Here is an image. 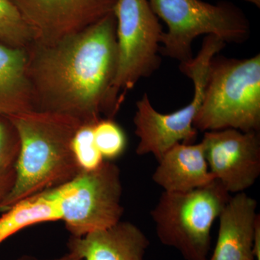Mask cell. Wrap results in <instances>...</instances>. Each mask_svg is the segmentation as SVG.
<instances>
[{"mask_svg": "<svg viewBox=\"0 0 260 260\" xmlns=\"http://www.w3.org/2000/svg\"><path fill=\"white\" fill-rule=\"evenodd\" d=\"M20 140L16 183L1 203L4 213L20 200L60 186L80 169L71 149L81 123L63 114L30 111L8 117Z\"/></svg>", "mask_w": 260, "mask_h": 260, "instance_id": "7a4b0ae2", "label": "cell"}, {"mask_svg": "<svg viewBox=\"0 0 260 260\" xmlns=\"http://www.w3.org/2000/svg\"><path fill=\"white\" fill-rule=\"evenodd\" d=\"M257 202L245 192L236 194L219 215L218 239L207 260H255L254 237L259 215Z\"/></svg>", "mask_w": 260, "mask_h": 260, "instance_id": "8fae6325", "label": "cell"}, {"mask_svg": "<svg viewBox=\"0 0 260 260\" xmlns=\"http://www.w3.org/2000/svg\"><path fill=\"white\" fill-rule=\"evenodd\" d=\"M210 172L231 194L244 192L260 175L259 132H205L202 140Z\"/></svg>", "mask_w": 260, "mask_h": 260, "instance_id": "30bf717a", "label": "cell"}, {"mask_svg": "<svg viewBox=\"0 0 260 260\" xmlns=\"http://www.w3.org/2000/svg\"><path fill=\"white\" fill-rule=\"evenodd\" d=\"M20 152L18 133L6 116H0V203L13 191Z\"/></svg>", "mask_w": 260, "mask_h": 260, "instance_id": "2e32d148", "label": "cell"}, {"mask_svg": "<svg viewBox=\"0 0 260 260\" xmlns=\"http://www.w3.org/2000/svg\"><path fill=\"white\" fill-rule=\"evenodd\" d=\"M117 64L108 97V119H113L126 94L143 78L160 68V42L164 30L148 0H117Z\"/></svg>", "mask_w": 260, "mask_h": 260, "instance_id": "8992f818", "label": "cell"}, {"mask_svg": "<svg viewBox=\"0 0 260 260\" xmlns=\"http://www.w3.org/2000/svg\"><path fill=\"white\" fill-rule=\"evenodd\" d=\"M94 125L95 124H82L72 140V152L81 171L95 170L104 162L94 141Z\"/></svg>", "mask_w": 260, "mask_h": 260, "instance_id": "ac0fdd59", "label": "cell"}, {"mask_svg": "<svg viewBox=\"0 0 260 260\" xmlns=\"http://www.w3.org/2000/svg\"><path fill=\"white\" fill-rule=\"evenodd\" d=\"M114 13L49 45L32 43L27 75L32 109L95 124L107 116L117 64Z\"/></svg>", "mask_w": 260, "mask_h": 260, "instance_id": "6da1fadb", "label": "cell"}, {"mask_svg": "<svg viewBox=\"0 0 260 260\" xmlns=\"http://www.w3.org/2000/svg\"><path fill=\"white\" fill-rule=\"evenodd\" d=\"M254 254L255 259L260 260V218L256 222L254 232Z\"/></svg>", "mask_w": 260, "mask_h": 260, "instance_id": "ffe728a7", "label": "cell"}, {"mask_svg": "<svg viewBox=\"0 0 260 260\" xmlns=\"http://www.w3.org/2000/svg\"><path fill=\"white\" fill-rule=\"evenodd\" d=\"M168 192H184L210 184L215 178L210 172L203 142L179 143L162 155L152 177Z\"/></svg>", "mask_w": 260, "mask_h": 260, "instance_id": "4fadbf2b", "label": "cell"}, {"mask_svg": "<svg viewBox=\"0 0 260 260\" xmlns=\"http://www.w3.org/2000/svg\"><path fill=\"white\" fill-rule=\"evenodd\" d=\"M194 127L204 133L259 132V54L242 59L213 56Z\"/></svg>", "mask_w": 260, "mask_h": 260, "instance_id": "3957f363", "label": "cell"}, {"mask_svg": "<svg viewBox=\"0 0 260 260\" xmlns=\"http://www.w3.org/2000/svg\"><path fill=\"white\" fill-rule=\"evenodd\" d=\"M95 145L104 160L118 158L126 148V138L123 130L112 119H102L93 126Z\"/></svg>", "mask_w": 260, "mask_h": 260, "instance_id": "d6986e66", "label": "cell"}, {"mask_svg": "<svg viewBox=\"0 0 260 260\" xmlns=\"http://www.w3.org/2000/svg\"><path fill=\"white\" fill-rule=\"evenodd\" d=\"M157 17L167 25L160 54L179 63L194 58L192 43L200 36H215L225 43L242 44L251 35L249 19L237 5L202 0H148Z\"/></svg>", "mask_w": 260, "mask_h": 260, "instance_id": "5b68a950", "label": "cell"}, {"mask_svg": "<svg viewBox=\"0 0 260 260\" xmlns=\"http://www.w3.org/2000/svg\"><path fill=\"white\" fill-rule=\"evenodd\" d=\"M36 44L49 45L78 34L114 13L117 0H11Z\"/></svg>", "mask_w": 260, "mask_h": 260, "instance_id": "9c48e42d", "label": "cell"}, {"mask_svg": "<svg viewBox=\"0 0 260 260\" xmlns=\"http://www.w3.org/2000/svg\"><path fill=\"white\" fill-rule=\"evenodd\" d=\"M225 46L219 38L206 36L197 56L179 64V70L190 78L194 88L192 100L185 107L171 114H161L153 107L148 94L138 101L133 119L135 133L139 138L138 155L153 154L159 160L174 145L194 143L198 133L194 121L203 102L210 62Z\"/></svg>", "mask_w": 260, "mask_h": 260, "instance_id": "52a82bcc", "label": "cell"}, {"mask_svg": "<svg viewBox=\"0 0 260 260\" xmlns=\"http://www.w3.org/2000/svg\"><path fill=\"white\" fill-rule=\"evenodd\" d=\"M150 241L143 231L130 222L82 237H70L69 252L82 260H144Z\"/></svg>", "mask_w": 260, "mask_h": 260, "instance_id": "7c38bea8", "label": "cell"}, {"mask_svg": "<svg viewBox=\"0 0 260 260\" xmlns=\"http://www.w3.org/2000/svg\"><path fill=\"white\" fill-rule=\"evenodd\" d=\"M246 2H249V3L255 5L257 8L260 7V0H245Z\"/></svg>", "mask_w": 260, "mask_h": 260, "instance_id": "7402d4cb", "label": "cell"}, {"mask_svg": "<svg viewBox=\"0 0 260 260\" xmlns=\"http://www.w3.org/2000/svg\"><path fill=\"white\" fill-rule=\"evenodd\" d=\"M0 217V244L25 228L61 220L57 203L44 191L15 203Z\"/></svg>", "mask_w": 260, "mask_h": 260, "instance_id": "9a60e30c", "label": "cell"}, {"mask_svg": "<svg viewBox=\"0 0 260 260\" xmlns=\"http://www.w3.org/2000/svg\"><path fill=\"white\" fill-rule=\"evenodd\" d=\"M28 50L0 42V116L34 111L27 75Z\"/></svg>", "mask_w": 260, "mask_h": 260, "instance_id": "5bb4252c", "label": "cell"}, {"mask_svg": "<svg viewBox=\"0 0 260 260\" xmlns=\"http://www.w3.org/2000/svg\"><path fill=\"white\" fill-rule=\"evenodd\" d=\"M231 197L217 179L184 192L164 191L150 213L159 240L185 260L208 259L212 226Z\"/></svg>", "mask_w": 260, "mask_h": 260, "instance_id": "277c9868", "label": "cell"}, {"mask_svg": "<svg viewBox=\"0 0 260 260\" xmlns=\"http://www.w3.org/2000/svg\"><path fill=\"white\" fill-rule=\"evenodd\" d=\"M27 260V259H23ZM30 260V259H28ZM49 260H82L80 259L79 256L75 255V254L71 252H68V254H65V255L61 256V257L57 258V259H49Z\"/></svg>", "mask_w": 260, "mask_h": 260, "instance_id": "44dd1931", "label": "cell"}, {"mask_svg": "<svg viewBox=\"0 0 260 260\" xmlns=\"http://www.w3.org/2000/svg\"><path fill=\"white\" fill-rule=\"evenodd\" d=\"M34 42L30 27L13 2L0 0V42L26 49Z\"/></svg>", "mask_w": 260, "mask_h": 260, "instance_id": "e0dca14e", "label": "cell"}, {"mask_svg": "<svg viewBox=\"0 0 260 260\" xmlns=\"http://www.w3.org/2000/svg\"><path fill=\"white\" fill-rule=\"evenodd\" d=\"M60 210L72 237H82L114 226L124 213L119 168L110 161L93 171H80L72 180L46 191Z\"/></svg>", "mask_w": 260, "mask_h": 260, "instance_id": "ba28073f", "label": "cell"}]
</instances>
